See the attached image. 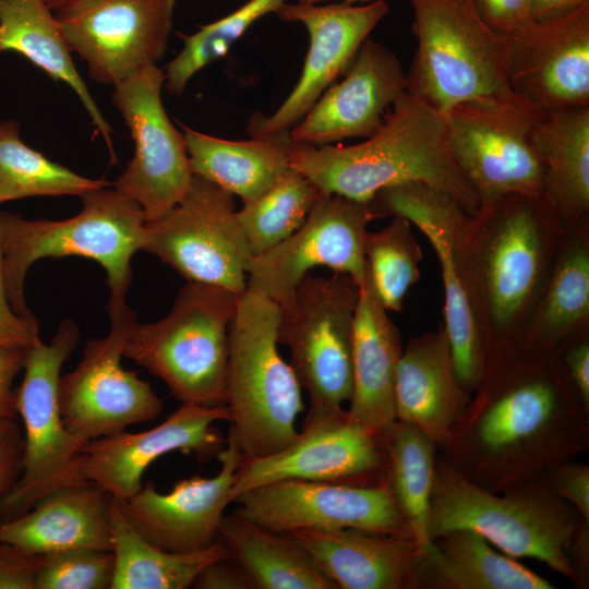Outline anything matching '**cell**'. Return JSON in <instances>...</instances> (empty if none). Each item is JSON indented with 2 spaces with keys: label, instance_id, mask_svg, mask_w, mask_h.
<instances>
[{
  "label": "cell",
  "instance_id": "obj_1",
  "mask_svg": "<svg viewBox=\"0 0 589 589\" xmlns=\"http://www.w3.org/2000/svg\"><path fill=\"white\" fill-rule=\"evenodd\" d=\"M588 447L589 411L555 352L513 348L488 356L442 458L479 486L502 492Z\"/></svg>",
  "mask_w": 589,
  "mask_h": 589
},
{
  "label": "cell",
  "instance_id": "obj_2",
  "mask_svg": "<svg viewBox=\"0 0 589 589\" xmlns=\"http://www.w3.org/2000/svg\"><path fill=\"white\" fill-rule=\"evenodd\" d=\"M289 165L324 194L363 203L383 189L422 182L454 196L469 214L480 205L452 156L444 116L407 91L364 142L348 146L291 142Z\"/></svg>",
  "mask_w": 589,
  "mask_h": 589
},
{
  "label": "cell",
  "instance_id": "obj_3",
  "mask_svg": "<svg viewBox=\"0 0 589 589\" xmlns=\"http://www.w3.org/2000/svg\"><path fill=\"white\" fill-rule=\"evenodd\" d=\"M564 233L542 195H504L469 215L467 245L488 356L517 345Z\"/></svg>",
  "mask_w": 589,
  "mask_h": 589
},
{
  "label": "cell",
  "instance_id": "obj_4",
  "mask_svg": "<svg viewBox=\"0 0 589 589\" xmlns=\"http://www.w3.org/2000/svg\"><path fill=\"white\" fill-rule=\"evenodd\" d=\"M585 525L578 513L541 479L492 492L470 481L444 458L436 461L429 534L455 530L481 534L504 554L529 557L577 582L572 548Z\"/></svg>",
  "mask_w": 589,
  "mask_h": 589
},
{
  "label": "cell",
  "instance_id": "obj_5",
  "mask_svg": "<svg viewBox=\"0 0 589 589\" xmlns=\"http://www.w3.org/2000/svg\"><path fill=\"white\" fill-rule=\"evenodd\" d=\"M280 306L247 286L229 327L226 406L242 460L274 454L298 434L301 386L278 351Z\"/></svg>",
  "mask_w": 589,
  "mask_h": 589
},
{
  "label": "cell",
  "instance_id": "obj_6",
  "mask_svg": "<svg viewBox=\"0 0 589 589\" xmlns=\"http://www.w3.org/2000/svg\"><path fill=\"white\" fill-rule=\"evenodd\" d=\"M81 200L80 213L63 220H28L0 212L8 298L25 318L36 320L26 305L24 280L29 267L44 257L94 260L106 271L110 297H127L131 259L144 245V214L135 202L106 187L84 193Z\"/></svg>",
  "mask_w": 589,
  "mask_h": 589
},
{
  "label": "cell",
  "instance_id": "obj_7",
  "mask_svg": "<svg viewBox=\"0 0 589 589\" xmlns=\"http://www.w3.org/2000/svg\"><path fill=\"white\" fill-rule=\"evenodd\" d=\"M238 296L189 281L171 311L155 323H135L123 357L160 378L181 404L226 405L229 327Z\"/></svg>",
  "mask_w": 589,
  "mask_h": 589
},
{
  "label": "cell",
  "instance_id": "obj_8",
  "mask_svg": "<svg viewBox=\"0 0 589 589\" xmlns=\"http://www.w3.org/2000/svg\"><path fill=\"white\" fill-rule=\"evenodd\" d=\"M417 50L406 91L445 116L462 103L509 97L506 36L470 0H408Z\"/></svg>",
  "mask_w": 589,
  "mask_h": 589
},
{
  "label": "cell",
  "instance_id": "obj_9",
  "mask_svg": "<svg viewBox=\"0 0 589 589\" xmlns=\"http://www.w3.org/2000/svg\"><path fill=\"white\" fill-rule=\"evenodd\" d=\"M370 203L382 217L398 215L408 219L434 249L444 288L443 325L456 376L469 396L488 358L467 245L470 214L450 194L422 182L383 189Z\"/></svg>",
  "mask_w": 589,
  "mask_h": 589
},
{
  "label": "cell",
  "instance_id": "obj_10",
  "mask_svg": "<svg viewBox=\"0 0 589 589\" xmlns=\"http://www.w3.org/2000/svg\"><path fill=\"white\" fill-rule=\"evenodd\" d=\"M79 336L76 324L64 320L49 344L38 340L26 349L23 380L15 389L24 435L22 471L0 506L1 520L26 513L56 490L87 481L81 453L86 443L65 429L58 400L61 368Z\"/></svg>",
  "mask_w": 589,
  "mask_h": 589
},
{
  "label": "cell",
  "instance_id": "obj_11",
  "mask_svg": "<svg viewBox=\"0 0 589 589\" xmlns=\"http://www.w3.org/2000/svg\"><path fill=\"white\" fill-rule=\"evenodd\" d=\"M360 286L342 273L310 274L280 306L278 342L308 394L306 416L344 410L353 387L352 336Z\"/></svg>",
  "mask_w": 589,
  "mask_h": 589
},
{
  "label": "cell",
  "instance_id": "obj_12",
  "mask_svg": "<svg viewBox=\"0 0 589 589\" xmlns=\"http://www.w3.org/2000/svg\"><path fill=\"white\" fill-rule=\"evenodd\" d=\"M142 250L188 281L219 287L237 296L247 288L253 257L233 195L196 175L168 213L145 223Z\"/></svg>",
  "mask_w": 589,
  "mask_h": 589
},
{
  "label": "cell",
  "instance_id": "obj_13",
  "mask_svg": "<svg viewBox=\"0 0 589 589\" xmlns=\"http://www.w3.org/2000/svg\"><path fill=\"white\" fill-rule=\"evenodd\" d=\"M110 329L106 337L89 339L71 372L60 375L58 400L65 429L87 443L156 419L163 400L149 383L121 364L135 312L125 298L110 297Z\"/></svg>",
  "mask_w": 589,
  "mask_h": 589
},
{
  "label": "cell",
  "instance_id": "obj_14",
  "mask_svg": "<svg viewBox=\"0 0 589 589\" xmlns=\"http://www.w3.org/2000/svg\"><path fill=\"white\" fill-rule=\"evenodd\" d=\"M516 95L462 103L444 116L452 156L481 202L542 195L531 133L542 116Z\"/></svg>",
  "mask_w": 589,
  "mask_h": 589
},
{
  "label": "cell",
  "instance_id": "obj_15",
  "mask_svg": "<svg viewBox=\"0 0 589 589\" xmlns=\"http://www.w3.org/2000/svg\"><path fill=\"white\" fill-rule=\"evenodd\" d=\"M165 81L161 69L147 65L115 85L111 96L135 147L115 190L135 202L146 221L168 213L193 178L183 133L171 123L161 101Z\"/></svg>",
  "mask_w": 589,
  "mask_h": 589
},
{
  "label": "cell",
  "instance_id": "obj_16",
  "mask_svg": "<svg viewBox=\"0 0 589 589\" xmlns=\"http://www.w3.org/2000/svg\"><path fill=\"white\" fill-rule=\"evenodd\" d=\"M386 474L382 434L353 422L341 410L305 416L302 430L288 445L268 456L241 459L229 496L232 503L245 491L283 480L380 485Z\"/></svg>",
  "mask_w": 589,
  "mask_h": 589
},
{
  "label": "cell",
  "instance_id": "obj_17",
  "mask_svg": "<svg viewBox=\"0 0 589 589\" xmlns=\"http://www.w3.org/2000/svg\"><path fill=\"white\" fill-rule=\"evenodd\" d=\"M382 216L371 203L324 194L304 223L287 239L253 256L247 286L279 305L315 267L349 275L359 286L365 276L363 241L368 225Z\"/></svg>",
  "mask_w": 589,
  "mask_h": 589
},
{
  "label": "cell",
  "instance_id": "obj_18",
  "mask_svg": "<svg viewBox=\"0 0 589 589\" xmlns=\"http://www.w3.org/2000/svg\"><path fill=\"white\" fill-rule=\"evenodd\" d=\"M176 0H81L57 19L89 77L117 85L165 55Z\"/></svg>",
  "mask_w": 589,
  "mask_h": 589
},
{
  "label": "cell",
  "instance_id": "obj_19",
  "mask_svg": "<svg viewBox=\"0 0 589 589\" xmlns=\"http://www.w3.org/2000/svg\"><path fill=\"white\" fill-rule=\"evenodd\" d=\"M237 512L279 532L362 529L410 537L386 481L380 485L283 480L238 495Z\"/></svg>",
  "mask_w": 589,
  "mask_h": 589
},
{
  "label": "cell",
  "instance_id": "obj_20",
  "mask_svg": "<svg viewBox=\"0 0 589 589\" xmlns=\"http://www.w3.org/2000/svg\"><path fill=\"white\" fill-rule=\"evenodd\" d=\"M512 92L543 115L589 106V4L506 36Z\"/></svg>",
  "mask_w": 589,
  "mask_h": 589
},
{
  "label": "cell",
  "instance_id": "obj_21",
  "mask_svg": "<svg viewBox=\"0 0 589 589\" xmlns=\"http://www.w3.org/2000/svg\"><path fill=\"white\" fill-rule=\"evenodd\" d=\"M385 0L364 4L345 2L303 4L284 2L275 12L285 22H299L309 34L301 75L283 104L269 116L251 118L252 137L287 134L321 95L341 75L362 43L388 13Z\"/></svg>",
  "mask_w": 589,
  "mask_h": 589
},
{
  "label": "cell",
  "instance_id": "obj_22",
  "mask_svg": "<svg viewBox=\"0 0 589 589\" xmlns=\"http://www.w3.org/2000/svg\"><path fill=\"white\" fill-rule=\"evenodd\" d=\"M230 420L226 405L207 407L181 404L153 429L121 431L87 442L82 448V474L115 502H123L143 486L142 477L157 458L179 450L206 461L225 447L226 438L214 426Z\"/></svg>",
  "mask_w": 589,
  "mask_h": 589
},
{
  "label": "cell",
  "instance_id": "obj_23",
  "mask_svg": "<svg viewBox=\"0 0 589 589\" xmlns=\"http://www.w3.org/2000/svg\"><path fill=\"white\" fill-rule=\"evenodd\" d=\"M217 457L220 469L212 478L182 479L168 493L158 492L149 482L116 504L130 526L149 543L173 553L205 550L218 541L225 508L231 503L235 472L242 459L231 432Z\"/></svg>",
  "mask_w": 589,
  "mask_h": 589
},
{
  "label": "cell",
  "instance_id": "obj_24",
  "mask_svg": "<svg viewBox=\"0 0 589 589\" xmlns=\"http://www.w3.org/2000/svg\"><path fill=\"white\" fill-rule=\"evenodd\" d=\"M289 131L293 143L332 145L369 137L382 125L396 99L406 92V73L396 55L369 37L341 74Z\"/></svg>",
  "mask_w": 589,
  "mask_h": 589
},
{
  "label": "cell",
  "instance_id": "obj_25",
  "mask_svg": "<svg viewBox=\"0 0 589 589\" xmlns=\"http://www.w3.org/2000/svg\"><path fill=\"white\" fill-rule=\"evenodd\" d=\"M341 589H413L419 551L410 537L362 529L289 532Z\"/></svg>",
  "mask_w": 589,
  "mask_h": 589
},
{
  "label": "cell",
  "instance_id": "obj_26",
  "mask_svg": "<svg viewBox=\"0 0 589 589\" xmlns=\"http://www.w3.org/2000/svg\"><path fill=\"white\" fill-rule=\"evenodd\" d=\"M468 397L456 376L443 323L411 337L396 370V419L417 426L443 447Z\"/></svg>",
  "mask_w": 589,
  "mask_h": 589
},
{
  "label": "cell",
  "instance_id": "obj_27",
  "mask_svg": "<svg viewBox=\"0 0 589 589\" xmlns=\"http://www.w3.org/2000/svg\"><path fill=\"white\" fill-rule=\"evenodd\" d=\"M111 497L85 481L56 490L26 513L0 521V542L48 553L92 549L111 551Z\"/></svg>",
  "mask_w": 589,
  "mask_h": 589
},
{
  "label": "cell",
  "instance_id": "obj_28",
  "mask_svg": "<svg viewBox=\"0 0 589 589\" xmlns=\"http://www.w3.org/2000/svg\"><path fill=\"white\" fill-rule=\"evenodd\" d=\"M402 348L400 333L380 301L366 268L353 323V387L347 413L353 422L378 434L396 420L395 380Z\"/></svg>",
  "mask_w": 589,
  "mask_h": 589
},
{
  "label": "cell",
  "instance_id": "obj_29",
  "mask_svg": "<svg viewBox=\"0 0 589 589\" xmlns=\"http://www.w3.org/2000/svg\"><path fill=\"white\" fill-rule=\"evenodd\" d=\"M531 140L542 164V196L566 231L589 221V106L542 115Z\"/></svg>",
  "mask_w": 589,
  "mask_h": 589
},
{
  "label": "cell",
  "instance_id": "obj_30",
  "mask_svg": "<svg viewBox=\"0 0 589 589\" xmlns=\"http://www.w3.org/2000/svg\"><path fill=\"white\" fill-rule=\"evenodd\" d=\"M588 328L589 221L565 231L543 289L514 348L552 352Z\"/></svg>",
  "mask_w": 589,
  "mask_h": 589
},
{
  "label": "cell",
  "instance_id": "obj_31",
  "mask_svg": "<svg viewBox=\"0 0 589 589\" xmlns=\"http://www.w3.org/2000/svg\"><path fill=\"white\" fill-rule=\"evenodd\" d=\"M413 588L425 589H553L551 581L470 530L431 539L418 556Z\"/></svg>",
  "mask_w": 589,
  "mask_h": 589
},
{
  "label": "cell",
  "instance_id": "obj_32",
  "mask_svg": "<svg viewBox=\"0 0 589 589\" xmlns=\"http://www.w3.org/2000/svg\"><path fill=\"white\" fill-rule=\"evenodd\" d=\"M193 175L200 176L242 203L264 193L290 166L289 133L231 141L182 125Z\"/></svg>",
  "mask_w": 589,
  "mask_h": 589
},
{
  "label": "cell",
  "instance_id": "obj_33",
  "mask_svg": "<svg viewBox=\"0 0 589 589\" xmlns=\"http://www.w3.org/2000/svg\"><path fill=\"white\" fill-rule=\"evenodd\" d=\"M8 50L67 83L112 152L111 127L76 70L58 19L44 0H0V51Z\"/></svg>",
  "mask_w": 589,
  "mask_h": 589
},
{
  "label": "cell",
  "instance_id": "obj_34",
  "mask_svg": "<svg viewBox=\"0 0 589 589\" xmlns=\"http://www.w3.org/2000/svg\"><path fill=\"white\" fill-rule=\"evenodd\" d=\"M218 540L257 589H337L289 532L267 529L237 510L224 516Z\"/></svg>",
  "mask_w": 589,
  "mask_h": 589
},
{
  "label": "cell",
  "instance_id": "obj_35",
  "mask_svg": "<svg viewBox=\"0 0 589 589\" xmlns=\"http://www.w3.org/2000/svg\"><path fill=\"white\" fill-rule=\"evenodd\" d=\"M110 525L115 557L110 589H184L207 564L230 555L220 540L192 553L165 551L142 538L112 498Z\"/></svg>",
  "mask_w": 589,
  "mask_h": 589
},
{
  "label": "cell",
  "instance_id": "obj_36",
  "mask_svg": "<svg viewBox=\"0 0 589 589\" xmlns=\"http://www.w3.org/2000/svg\"><path fill=\"white\" fill-rule=\"evenodd\" d=\"M382 438L386 483L420 555L431 542L429 517L437 445L417 426L397 419Z\"/></svg>",
  "mask_w": 589,
  "mask_h": 589
},
{
  "label": "cell",
  "instance_id": "obj_37",
  "mask_svg": "<svg viewBox=\"0 0 589 589\" xmlns=\"http://www.w3.org/2000/svg\"><path fill=\"white\" fill-rule=\"evenodd\" d=\"M110 185L50 160L20 139V123L0 122V203L33 196L83 195Z\"/></svg>",
  "mask_w": 589,
  "mask_h": 589
},
{
  "label": "cell",
  "instance_id": "obj_38",
  "mask_svg": "<svg viewBox=\"0 0 589 589\" xmlns=\"http://www.w3.org/2000/svg\"><path fill=\"white\" fill-rule=\"evenodd\" d=\"M324 195L308 177L289 166L260 196L237 211L253 256L291 236Z\"/></svg>",
  "mask_w": 589,
  "mask_h": 589
},
{
  "label": "cell",
  "instance_id": "obj_39",
  "mask_svg": "<svg viewBox=\"0 0 589 589\" xmlns=\"http://www.w3.org/2000/svg\"><path fill=\"white\" fill-rule=\"evenodd\" d=\"M378 231H366L363 253L375 292L387 311L401 312L408 290L420 279L422 249L402 216Z\"/></svg>",
  "mask_w": 589,
  "mask_h": 589
},
{
  "label": "cell",
  "instance_id": "obj_40",
  "mask_svg": "<svg viewBox=\"0 0 589 589\" xmlns=\"http://www.w3.org/2000/svg\"><path fill=\"white\" fill-rule=\"evenodd\" d=\"M285 0H249L228 15L200 26L191 35H180L183 48L167 65L165 86L169 94L181 95L193 75L225 57L230 47L257 20L275 13Z\"/></svg>",
  "mask_w": 589,
  "mask_h": 589
},
{
  "label": "cell",
  "instance_id": "obj_41",
  "mask_svg": "<svg viewBox=\"0 0 589 589\" xmlns=\"http://www.w3.org/2000/svg\"><path fill=\"white\" fill-rule=\"evenodd\" d=\"M111 551L73 549L41 555L35 589H110Z\"/></svg>",
  "mask_w": 589,
  "mask_h": 589
},
{
  "label": "cell",
  "instance_id": "obj_42",
  "mask_svg": "<svg viewBox=\"0 0 589 589\" xmlns=\"http://www.w3.org/2000/svg\"><path fill=\"white\" fill-rule=\"evenodd\" d=\"M541 480L589 524V467L575 459L548 468Z\"/></svg>",
  "mask_w": 589,
  "mask_h": 589
},
{
  "label": "cell",
  "instance_id": "obj_43",
  "mask_svg": "<svg viewBox=\"0 0 589 589\" xmlns=\"http://www.w3.org/2000/svg\"><path fill=\"white\" fill-rule=\"evenodd\" d=\"M554 352L567 381L589 411V328L567 339Z\"/></svg>",
  "mask_w": 589,
  "mask_h": 589
},
{
  "label": "cell",
  "instance_id": "obj_44",
  "mask_svg": "<svg viewBox=\"0 0 589 589\" xmlns=\"http://www.w3.org/2000/svg\"><path fill=\"white\" fill-rule=\"evenodd\" d=\"M38 340L40 338L37 321L17 314L9 301L3 274V252L0 237V348H29Z\"/></svg>",
  "mask_w": 589,
  "mask_h": 589
},
{
  "label": "cell",
  "instance_id": "obj_45",
  "mask_svg": "<svg viewBox=\"0 0 589 589\" xmlns=\"http://www.w3.org/2000/svg\"><path fill=\"white\" fill-rule=\"evenodd\" d=\"M23 429L16 418L0 417V506L22 471Z\"/></svg>",
  "mask_w": 589,
  "mask_h": 589
},
{
  "label": "cell",
  "instance_id": "obj_46",
  "mask_svg": "<svg viewBox=\"0 0 589 589\" xmlns=\"http://www.w3.org/2000/svg\"><path fill=\"white\" fill-rule=\"evenodd\" d=\"M41 555L0 542V589H35Z\"/></svg>",
  "mask_w": 589,
  "mask_h": 589
},
{
  "label": "cell",
  "instance_id": "obj_47",
  "mask_svg": "<svg viewBox=\"0 0 589 589\" xmlns=\"http://www.w3.org/2000/svg\"><path fill=\"white\" fill-rule=\"evenodd\" d=\"M480 17L495 32L509 35L530 21L531 0H470Z\"/></svg>",
  "mask_w": 589,
  "mask_h": 589
},
{
  "label": "cell",
  "instance_id": "obj_48",
  "mask_svg": "<svg viewBox=\"0 0 589 589\" xmlns=\"http://www.w3.org/2000/svg\"><path fill=\"white\" fill-rule=\"evenodd\" d=\"M192 586L199 589H257L250 574L231 555L207 564Z\"/></svg>",
  "mask_w": 589,
  "mask_h": 589
},
{
  "label": "cell",
  "instance_id": "obj_49",
  "mask_svg": "<svg viewBox=\"0 0 589 589\" xmlns=\"http://www.w3.org/2000/svg\"><path fill=\"white\" fill-rule=\"evenodd\" d=\"M26 349L22 347L0 348V417L16 418V392L13 383L23 370Z\"/></svg>",
  "mask_w": 589,
  "mask_h": 589
},
{
  "label": "cell",
  "instance_id": "obj_50",
  "mask_svg": "<svg viewBox=\"0 0 589 589\" xmlns=\"http://www.w3.org/2000/svg\"><path fill=\"white\" fill-rule=\"evenodd\" d=\"M586 4H589V0H531L530 21L567 14Z\"/></svg>",
  "mask_w": 589,
  "mask_h": 589
},
{
  "label": "cell",
  "instance_id": "obj_51",
  "mask_svg": "<svg viewBox=\"0 0 589 589\" xmlns=\"http://www.w3.org/2000/svg\"><path fill=\"white\" fill-rule=\"evenodd\" d=\"M81 0H44L52 12H59Z\"/></svg>",
  "mask_w": 589,
  "mask_h": 589
},
{
  "label": "cell",
  "instance_id": "obj_52",
  "mask_svg": "<svg viewBox=\"0 0 589 589\" xmlns=\"http://www.w3.org/2000/svg\"><path fill=\"white\" fill-rule=\"evenodd\" d=\"M326 1H330V0H299L298 2L303 3V4H320ZM372 1H375V0H341V2H345L348 4L372 2Z\"/></svg>",
  "mask_w": 589,
  "mask_h": 589
}]
</instances>
